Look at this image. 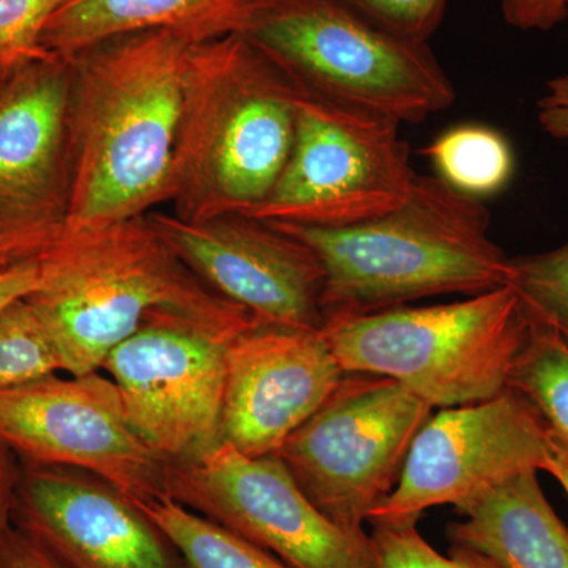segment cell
<instances>
[{
	"label": "cell",
	"instance_id": "cell-23",
	"mask_svg": "<svg viewBox=\"0 0 568 568\" xmlns=\"http://www.w3.org/2000/svg\"><path fill=\"white\" fill-rule=\"evenodd\" d=\"M65 373L61 351L28 297L0 312V390Z\"/></svg>",
	"mask_w": 568,
	"mask_h": 568
},
{
	"label": "cell",
	"instance_id": "cell-18",
	"mask_svg": "<svg viewBox=\"0 0 568 568\" xmlns=\"http://www.w3.org/2000/svg\"><path fill=\"white\" fill-rule=\"evenodd\" d=\"M250 0H67L41 33V48L73 59L115 37L178 31L196 39L234 33Z\"/></svg>",
	"mask_w": 568,
	"mask_h": 568
},
{
	"label": "cell",
	"instance_id": "cell-19",
	"mask_svg": "<svg viewBox=\"0 0 568 568\" xmlns=\"http://www.w3.org/2000/svg\"><path fill=\"white\" fill-rule=\"evenodd\" d=\"M424 153L440 181L480 201L506 190L517 163L510 141L480 123H463L440 133Z\"/></svg>",
	"mask_w": 568,
	"mask_h": 568
},
{
	"label": "cell",
	"instance_id": "cell-11",
	"mask_svg": "<svg viewBox=\"0 0 568 568\" xmlns=\"http://www.w3.org/2000/svg\"><path fill=\"white\" fill-rule=\"evenodd\" d=\"M0 443L21 463L89 470L138 506L168 496L171 463L138 435L102 372L0 390Z\"/></svg>",
	"mask_w": 568,
	"mask_h": 568
},
{
	"label": "cell",
	"instance_id": "cell-1",
	"mask_svg": "<svg viewBox=\"0 0 568 568\" xmlns=\"http://www.w3.org/2000/svg\"><path fill=\"white\" fill-rule=\"evenodd\" d=\"M201 39L144 31L71 59V194L65 231L149 215L171 201Z\"/></svg>",
	"mask_w": 568,
	"mask_h": 568
},
{
	"label": "cell",
	"instance_id": "cell-6",
	"mask_svg": "<svg viewBox=\"0 0 568 568\" xmlns=\"http://www.w3.org/2000/svg\"><path fill=\"white\" fill-rule=\"evenodd\" d=\"M321 334L343 372L390 377L433 407H458L507 390L530 324L503 286L454 304L331 321Z\"/></svg>",
	"mask_w": 568,
	"mask_h": 568
},
{
	"label": "cell",
	"instance_id": "cell-27",
	"mask_svg": "<svg viewBox=\"0 0 568 568\" xmlns=\"http://www.w3.org/2000/svg\"><path fill=\"white\" fill-rule=\"evenodd\" d=\"M504 20L519 31H551L568 17V0H499Z\"/></svg>",
	"mask_w": 568,
	"mask_h": 568
},
{
	"label": "cell",
	"instance_id": "cell-9",
	"mask_svg": "<svg viewBox=\"0 0 568 568\" xmlns=\"http://www.w3.org/2000/svg\"><path fill=\"white\" fill-rule=\"evenodd\" d=\"M399 126L295 85L290 160L268 196L244 216L339 227L394 211L417 179Z\"/></svg>",
	"mask_w": 568,
	"mask_h": 568
},
{
	"label": "cell",
	"instance_id": "cell-20",
	"mask_svg": "<svg viewBox=\"0 0 568 568\" xmlns=\"http://www.w3.org/2000/svg\"><path fill=\"white\" fill-rule=\"evenodd\" d=\"M140 507L178 549L186 568H291L272 552L170 496Z\"/></svg>",
	"mask_w": 568,
	"mask_h": 568
},
{
	"label": "cell",
	"instance_id": "cell-15",
	"mask_svg": "<svg viewBox=\"0 0 568 568\" xmlns=\"http://www.w3.org/2000/svg\"><path fill=\"white\" fill-rule=\"evenodd\" d=\"M11 525L69 568H186L134 500L78 467L20 462Z\"/></svg>",
	"mask_w": 568,
	"mask_h": 568
},
{
	"label": "cell",
	"instance_id": "cell-30",
	"mask_svg": "<svg viewBox=\"0 0 568 568\" xmlns=\"http://www.w3.org/2000/svg\"><path fill=\"white\" fill-rule=\"evenodd\" d=\"M40 276L39 257L0 272V312L14 301L31 295L39 287Z\"/></svg>",
	"mask_w": 568,
	"mask_h": 568
},
{
	"label": "cell",
	"instance_id": "cell-25",
	"mask_svg": "<svg viewBox=\"0 0 568 568\" xmlns=\"http://www.w3.org/2000/svg\"><path fill=\"white\" fill-rule=\"evenodd\" d=\"M67 0H0V71L48 54L41 33Z\"/></svg>",
	"mask_w": 568,
	"mask_h": 568
},
{
	"label": "cell",
	"instance_id": "cell-2",
	"mask_svg": "<svg viewBox=\"0 0 568 568\" xmlns=\"http://www.w3.org/2000/svg\"><path fill=\"white\" fill-rule=\"evenodd\" d=\"M271 224L308 246L323 268L324 324L507 283L510 257L489 237L488 209L437 175L417 174L405 203L365 222Z\"/></svg>",
	"mask_w": 568,
	"mask_h": 568
},
{
	"label": "cell",
	"instance_id": "cell-33",
	"mask_svg": "<svg viewBox=\"0 0 568 568\" xmlns=\"http://www.w3.org/2000/svg\"><path fill=\"white\" fill-rule=\"evenodd\" d=\"M20 263H24V261L18 260V257L0 242V272L7 271V268L13 267V265Z\"/></svg>",
	"mask_w": 568,
	"mask_h": 568
},
{
	"label": "cell",
	"instance_id": "cell-3",
	"mask_svg": "<svg viewBox=\"0 0 568 568\" xmlns=\"http://www.w3.org/2000/svg\"><path fill=\"white\" fill-rule=\"evenodd\" d=\"M295 136V85L239 33L200 41L179 142L178 213L244 215L282 175Z\"/></svg>",
	"mask_w": 568,
	"mask_h": 568
},
{
	"label": "cell",
	"instance_id": "cell-21",
	"mask_svg": "<svg viewBox=\"0 0 568 568\" xmlns=\"http://www.w3.org/2000/svg\"><path fill=\"white\" fill-rule=\"evenodd\" d=\"M508 387L525 395L549 426L568 440V346L558 335L530 327Z\"/></svg>",
	"mask_w": 568,
	"mask_h": 568
},
{
	"label": "cell",
	"instance_id": "cell-14",
	"mask_svg": "<svg viewBox=\"0 0 568 568\" xmlns=\"http://www.w3.org/2000/svg\"><path fill=\"white\" fill-rule=\"evenodd\" d=\"M156 234L197 278L260 323L321 331L324 272L308 246L244 215L185 220L148 215Z\"/></svg>",
	"mask_w": 568,
	"mask_h": 568
},
{
	"label": "cell",
	"instance_id": "cell-4",
	"mask_svg": "<svg viewBox=\"0 0 568 568\" xmlns=\"http://www.w3.org/2000/svg\"><path fill=\"white\" fill-rule=\"evenodd\" d=\"M28 302L70 376L100 372L104 358L159 310L224 315L244 306L213 293L149 223L63 231L41 256Z\"/></svg>",
	"mask_w": 568,
	"mask_h": 568
},
{
	"label": "cell",
	"instance_id": "cell-28",
	"mask_svg": "<svg viewBox=\"0 0 568 568\" xmlns=\"http://www.w3.org/2000/svg\"><path fill=\"white\" fill-rule=\"evenodd\" d=\"M0 568H69L39 541L11 525L0 536Z\"/></svg>",
	"mask_w": 568,
	"mask_h": 568
},
{
	"label": "cell",
	"instance_id": "cell-31",
	"mask_svg": "<svg viewBox=\"0 0 568 568\" xmlns=\"http://www.w3.org/2000/svg\"><path fill=\"white\" fill-rule=\"evenodd\" d=\"M20 476V459L0 443V536L11 526L14 491Z\"/></svg>",
	"mask_w": 568,
	"mask_h": 568
},
{
	"label": "cell",
	"instance_id": "cell-22",
	"mask_svg": "<svg viewBox=\"0 0 568 568\" xmlns=\"http://www.w3.org/2000/svg\"><path fill=\"white\" fill-rule=\"evenodd\" d=\"M506 286L517 294L530 327L552 332L568 346V242L510 257Z\"/></svg>",
	"mask_w": 568,
	"mask_h": 568
},
{
	"label": "cell",
	"instance_id": "cell-26",
	"mask_svg": "<svg viewBox=\"0 0 568 568\" xmlns=\"http://www.w3.org/2000/svg\"><path fill=\"white\" fill-rule=\"evenodd\" d=\"M384 31L428 43L446 17L447 0H339Z\"/></svg>",
	"mask_w": 568,
	"mask_h": 568
},
{
	"label": "cell",
	"instance_id": "cell-8",
	"mask_svg": "<svg viewBox=\"0 0 568 568\" xmlns=\"http://www.w3.org/2000/svg\"><path fill=\"white\" fill-rule=\"evenodd\" d=\"M433 406L390 377L345 373L276 457L321 511L349 532L394 491Z\"/></svg>",
	"mask_w": 568,
	"mask_h": 568
},
{
	"label": "cell",
	"instance_id": "cell-17",
	"mask_svg": "<svg viewBox=\"0 0 568 568\" xmlns=\"http://www.w3.org/2000/svg\"><path fill=\"white\" fill-rule=\"evenodd\" d=\"M447 528L450 548L499 568H568V528L552 510L537 473L521 474L459 508Z\"/></svg>",
	"mask_w": 568,
	"mask_h": 568
},
{
	"label": "cell",
	"instance_id": "cell-24",
	"mask_svg": "<svg viewBox=\"0 0 568 568\" xmlns=\"http://www.w3.org/2000/svg\"><path fill=\"white\" fill-rule=\"evenodd\" d=\"M377 568H499L491 560L466 549L437 552L418 532L417 525L372 526Z\"/></svg>",
	"mask_w": 568,
	"mask_h": 568
},
{
	"label": "cell",
	"instance_id": "cell-29",
	"mask_svg": "<svg viewBox=\"0 0 568 568\" xmlns=\"http://www.w3.org/2000/svg\"><path fill=\"white\" fill-rule=\"evenodd\" d=\"M537 121L552 140L568 141V73L547 82L537 102Z\"/></svg>",
	"mask_w": 568,
	"mask_h": 568
},
{
	"label": "cell",
	"instance_id": "cell-10",
	"mask_svg": "<svg viewBox=\"0 0 568 568\" xmlns=\"http://www.w3.org/2000/svg\"><path fill=\"white\" fill-rule=\"evenodd\" d=\"M551 426L515 388L476 405L443 407L418 429L402 477L368 525H417L425 510H457L489 489L545 470Z\"/></svg>",
	"mask_w": 568,
	"mask_h": 568
},
{
	"label": "cell",
	"instance_id": "cell-32",
	"mask_svg": "<svg viewBox=\"0 0 568 568\" xmlns=\"http://www.w3.org/2000/svg\"><path fill=\"white\" fill-rule=\"evenodd\" d=\"M545 470L551 474L568 497V440L551 428L548 443V458Z\"/></svg>",
	"mask_w": 568,
	"mask_h": 568
},
{
	"label": "cell",
	"instance_id": "cell-13",
	"mask_svg": "<svg viewBox=\"0 0 568 568\" xmlns=\"http://www.w3.org/2000/svg\"><path fill=\"white\" fill-rule=\"evenodd\" d=\"M73 82L71 59L51 52L0 71V242L20 261L65 231Z\"/></svg>",
	"mask_w": 568,
	"mask_h": 568
},
{
	"label": "cell",
	"instance_id": "cell-7",
	"mask_svg": "<svg viewBox=\"0 0 568 568\" xmlns=\"http://www.w3.org/2000/svg\"><path fill=\"white\" fill-rule=\"evenodd\" d=\"M260 323L245 308L224 315L159 310L104 358L138 435L170 463L222 444L226 351Z\"/></svg>",
	"mask_w": 568,
	"mask_h": 568
},
{
	"label": "cell",
	"instance_id": "cell-16",
	"mask_svg": "<svg viewBox=\"0 0 568 568\" xmlns=\"http://www.w3.org/2000/svg\"><path fill=\"white\" fill-rule=\"evenodd\" d=\"M343 376L321 331L252 325L227 345L222 443L252 458L278 454Z\"/></svg>",
	"mask_w": 568,
	"mask_h": 568
},
{
	"label": "cell",
	"instance_id": "cell-5",
	"mask_svg": "<svg viewBox=\"0 0 568 568\" xmlns=\"http://www.w3.org/2000/svg\"><path fill=\"white\" fill-rule=\"evenodd\" d=\"M234 33L304 91L399 125L455 102L428 43L384 31L339 0H250Z\"/></svg>",
	"mask_w": 568,
	"mask_h": 568
},
{
	"label": "cell",
	"instance_id": "cell-12",
	"mask_svg": "<svg viewBox=\"0 0 568 568\" xmlns=\"http://www.w3.org/2000/svg\"><path fill=\"white\" fill-rule=\"evenodd\" d=\"M168 496L291 568H377L369 534L325 517L276 455L246 457L222 443L193 462L171 463Z\"/></svg>",
	"mask_w": 568,
	"mask_h": 568
}]
</instances>
